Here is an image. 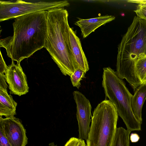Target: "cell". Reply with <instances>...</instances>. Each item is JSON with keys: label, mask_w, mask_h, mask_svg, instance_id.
Listing matches in <instances>:
<instances>
[{"label": "cell", "mask_w": 146, "mask_h": 146, "mask_svg": "<svg viewBox=\"0 0 146 146\" xmlns=\"http://www.w3.org/2000/svg\"><path fill=\"white\" fill-rule=\"evenodd\" d=\"M47 11H38L16 18L13 34L0 40L12 60L21 62L44 47L47 33Z\"/></svg>", "instance_id": "1"}, {"label": "cell", "mask_w": 146, "mask_h": 146, "mask_svg": "<svg viewBox=\"0 0 146 146\" xmlns=\"http://www.w3.org/2000/svg\"><path fill=\"white\" fill-rule=\"evenodd\" d=\"M68 14L64 8L47 11V33L44 48L62 74L70 76L78 68L70 46Z\"/></svg>", "instance_id": "2"}, {"label": "cell", "mask_w": 146, "mask_h": 146, "mask_svg": "<svg viewBox=\"0 0 146 146\" xmlns=\"http://www.w3.org/2000/svg\"><path fill=\"white\" fill-rule=\"evenodd\" d=\"M146 55V20L135 16L118 45L116 72L134 91L142 84L136 74V63Z\"/></svg>", "instance_id": "3"}, {"label": "cell", "mask_w": 146, "mask_h": 146, "mask_svg": "<svg viewBox=\"0 0 146 146\" xmlns=\"http://www.w3.org/2000/svg\"><path fill=\"white\" fill-rule=\"evenodd\" d=\"M102 78V86L106 96L114 105L127 129L130 132L140 131L141 124L134 116L131 107L133 95L123 79L110 67L103 68Z\"/></svg>", "instance_id": "4"}, {"label": "cell", "mask_w": 146, "mask_h": 146, "mask_svg": "<svg viewBox=\"0 0 146 146\" xmlns=\"http://www.w3.org/2000/svg\"><path fill=\"white\" fill-rule=\"evenodd\" d=\"M118 117L115 107L109 100L99 104L92 116L86 146H111Z\"/></svg>", "instance_id": "5"}, {"label": "cell", "mask_w": 146, "mask_h": 146, "mask_svg": "<svg viewBox=\"0 0 146 146\" xmlns=\"http://www.w3.org/2000/svg\"><path fill=\"white\" fill-rule=\"evenodd\" d=\"M66 0L54 1H40L29 2L22 0L0 1V22L38 11H48L68 7Z\"/></svg>", "instance_id": "6"}, {"label": "cell", "mask_w": 146, "mask_h": 146, "mask_svg": "<svg viewBox=\"0 0 146 146\" xmlns=\"http://www.w3.org/2000/svg\"><path fill=\"white\" fill-rule=\"evenodd\" d=\"M0 130L11 146H25L28 143L26 130L20 119L14 116L0 117Z\"/></svg>", "instance_id": "7"}, {"label": "cell", "mask_w": 146, "mask_h": 146, "mask_svg": "<svg viewBox=\"0 0 146 146\" xmlns=\"http://www.w3.org/2000/svg\"><path fill=\"white\" fill-rule=\"evenodd\" d=\"M73 94L76 105V116L78 126L79 139L86 141L92 120V106L89 100L81 92L75 91Z\"/></svg>", "instance_id": "8"}, {"label": "cell", "mask_w": 146, "mask_h": 146, "mask_svg": "<svg viewBox=\"0 0 146 146\" xmlns=\"http://www.w3.org/2000/svg\"><path fill=\"white\" fill-rule=\"evenodd\" d=\"M5 75L10 94L21 96L29 92L26 76L21 65L15 64L12 60L11 64L8 66Z\"/></svg>", "instance_id": "9"}, {"label": "cell", "mask_w": 146, "mask_h": 146, "mask_svg": "<svg viewBox=\"0 0 146 146\" xmlns=\"http://www.w3.org/2000/svg\"><path fill=\"white\" fill-rule=\"evenodd\" d=\"M115 19L114 16L108 15L89 19L79 18L75 24L80 28L83 38H85L100 26Z\"/></svg>", "instance_id": "10"}, {"label": "cell", "mask_w": 146, "mask_h": 146, "mask_svg": "<svg viewBox=\"0 0 146 146\" xmlns=\"http://www.w3.org/2000/svg\"><path fill=\"white\" fill-rule=\"evenodd\" d=\"M70 40L72 54L78 66L86 73L89 70L88 62L82 49L79 38L71 28L69 30Z\"/></svg>", "instance_id": "11"}, {"label": "cell", "mask_w": 146, "mask_h": 146, "mask_svg": "<svg viewBox=\"0 0 146 146\" xmlns=\"http://www.w3.org/2000/svg\"><path fill=\"white\" fill-rule=\"evenodd\" d=\"M146 99V83L141 85L135 91L131 98L130 105L132 113L136 119L142 123V110Z\"/></svg>", "instance_id": "12"}, {"label": "cell", "mask_w": 146, "mask_h": 146, "mask_svg": "<svg viewBox=\"0 0 146 146\" xmlns=\"http://www.w3.org/2000/svg\"><path fill=\"white\" fill-rule=\"evenodd\" d=\"M17 103L7 91L0 89V115L6 117H14L16 114Z\"/></svg>", "instance_id": "13"}, {"label": "cell", "mask_w": 146, "mask_h": 146, "mask_svg": "<svg viewBox=\"0 0 146 146\" xmlns=\"http://www.w3.org/2000/svg\"><path fill=\"white\" fill-rule=\"evenodd\" d=\"M131 132L121 127L117 128L111 146H129Z\"/></svg>", "instance_id": "14"}, {"label": "cell", "mask_w": 146, "mask_h": 146, "mask_svg": "<svg viewBox=\"0 0 146 146\" xmlns=\"http://www.w3.org/2000/svg\"><path fill=\"white\" fill-rule=\"evenodd\" d=\"M137 76L142 84L146 80V55L139 58L135 65Z\"/></svg>", "instance_id": "15"}, {"label": "cell", "mask_w": 146, "mask_h": 146, "mask_svg": "<svg viewBox=\"0 0 146 146\" xmlns=\"http://www.w3.org/2000/svg\"><path fill=\"white\" fill-rule=\"evenodd\" d=\"M127 2L137 4L136 8L134 11L137 16L146 20V0H129Z\"/></svg>", "instance_id": "16"}, {"label": "cell", "mask_w": 146, "mask_h": 146, "mask_svg": "<svg viewBox=\"0 0 146 146\" xmlns=\"http://www.w3.org/2000/svg\"><path fill=\"white\" fill-rule=\"evenodd\" d=\"M86 73L82 70L77 68L70 76V79L73 86L79 89L80 86V81L85 78Z\"/></svg>", "instance_id": "17"}, {"label": "cell", "mask_w": 146, "mask_h": 146, "mask_svg": "<svg viewBox=\"0 0 146 146\" xmlns=\"http://www.w3.org/2000/svg\"><path fill=\"white\" fill-rule=\"evenodd\" d=\"M8 66L3 58L1 51L0 56V74H4L6 72Z\"/></svg>", "instance_id": "18"}, {"label": "cell", "mask_w": 146, "mask_h": 146, "mask_svg": "<svg viewBox=\"0 0 146 146\" xmlns=\"http://www.w3.org/2000/svg\"><path fill=\"white\" fill-rule=\"evenodd\" d=\"M6 81L5 74H0V89L7 91L8 86Z\"/></svg>", "instance_id": "19"}, {"label": "cell", "mask_w": 146, "mask_h": 146, "mask_svg": "<svg viewBox=\"0 0 146 146\" xmlns=\"http://www.w3.org/2000/svg\"><path fill=\"white\" fill-rule=\"evenodd\" d=\"M0 146H11L2 131L0 130Z\"/></svg>", "instance_id": "20"}, {"label": "cell", "mask_w": 146, "mask_h": 146, "mask_svg": "<svg viewBox=\"0 0 146 146\" xmlns=\"http://www.w3.org/2000/svg\"><path fill=\"white\" fill-rule=\"evenodd\" d=\"M79 139L75 137H72L67 142L64 146H77Z\"/></svg>", "instance_id": "21"}, {"label": "cell", "mask_w": 146, "mask_h": 146, "mask_svg": "<svg viewBox=\"0 0 146 146\" xmlns=\"http://www.w3.org/2000/svg\"><path fill=\"white\" fill-rule=\"evenodd\" d=\"M139 139V136L137 133H131L130 136V139L131 141L133 143L137 142Z\"/></svg>", "instance_id": "22"}, {"label": "cell", "mask_w": 146, "mask_h": 146, "mask_svg": "<svg viewBox=\"0 0 146 146\" xmlns=\"http://www.w3.org/2000/svg\"><path fill=\"white\" fill-rule=\"evenodd\" d=\"M77 146H86V145L84 140L79 139Z\"/></svg>", "instance_id": "23"}, {"label": "cell", "mask_w": 146, "mask_h": 146, "mask_svg": "<svg viewBox=\"0 0 146 146\" xmlns=\"http://www.w3.org/2000/svg\"><path fill=\"white\" fill-rule=\"evenodd\" d=\"M48 146H56V145L55 144L54 142H52L49 144Z\"/></svg>", "instance_id": "24"}, {"label": "cell", "mask_w": 146, "mask_h": 146, "mask_svg": "<svg viewBox=\"0 0 146 146\" xmlns=\"http://www.w3.org/2000/svg\"><path fill=\"white\" fill-rule=\"evenodd\" d=\"M144 83H146V80Z\"/></svg>", "instance_id": "25"}]
</instances>
